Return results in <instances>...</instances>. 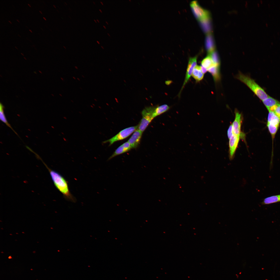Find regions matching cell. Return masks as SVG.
I'll list each match as a JSON object with an SVG mask.
<instances>
[{"instance_id": "ab89813d", "label": "cell", "mask_w": 280, "mask_h": 280, "mask_svg": "<svg viewBox=\"0 0 280 280\" xmlns=\"http://www.w3.org/2000/svg\"><path fill=\"white\" fill-rule=\"evenodd\" d=\"M17 21H18V22H19V20H17Z\"/></svg>"}, {"instance_id": "4fadbf2b", "label": "cell", "mask_w": 280, "mask_h": 280, "mask_svg": "<svg viewBox=\"0 0 280 280\" xmlns=\"http://www.w3.org/2000/svg\"><path fill=\"white\" fill-rule=\"evenodd\" d=\"M220 65H214L207 69V71L212 75L215 82H218L220 79Z\"/></svg>"}, {"instance_id": "8992f818", "label": "cell", "mask_w": 280, "mask_h": 280, "mask_svg": "<svg viewBox=\"0 0 280 280\" xmlns=\"http://www.w3.org/2000/svg\"><path fill=\"white\" fill-rule=\"evenodd\" d=\"M235 119L232 124L234 134L240 138H243L244 135L241 131V126L242 121L241 114L236 110L235 111Z\"/></svg>"}, {"instance_id": "e0dca14e", "label": "cell", "mask_w": 280, "mask_h": 280, "mask_svg": "<svg viewBox=\"0 0 280 280\" xmlns=\"http://www.w3.org/2000/svg\"><path fill=\"white\" fill-rule=\"evenodd\" d=\"M4 107L3 104L0 103V119L1 121L4 123L5 124L11 129L12 131L18 136V134L13 129L10 124L8 122L4 112Z\"/></svg>"}, {"instance_id": "ac0fdd59", "label": "cell", "mask_w": 280, "mask_h": 280, "mask_svg": "<svg viewBox=\"0 0 280 280\" xmlns=\"http://www.w3.org/2000/svg\"><path fill=\"white\" fill-rule=\"evenodd\" d=\"M201 65L203 67L208 69L214 65L210 56L208 55L202 61Z\"/></svg>"}, {"instance_id": "5b68a950", "label": "cell", "mask_w": 280, "mask_h": 280, "mask_svg": "<svg viewBox=\"0 0 280 280\" xmlns=\"http://www.w3.org/2000/svg\"><path fill=\"white\" fill-rule=\"evenodd\" d=\"M138 127V125L124 129L111 138L103 142V143H105L108 142L109 143V145L110 146L115 142L127 138L134 132Z\"/></svg>"}, {"instance_id": "ba28073f", "label": "cell", "mask_w": 280, "mask_h": 280, "mask_svg": "<svg viewBox=\"0 0 280 280\" xmlns=\"http://www.w3.org/2000/svg\"><path fill=\"white\" fill-rule=\"evenodd\" d=\"M240 138L234 134L229 139V157L230 160L233 158L235 154L238 146Z\"/></svg>"}, {"instance_id": "1f68e13d", "label": "cell", "mask_w": 280, "mask_h": 280, "mask_svg": "<svg viewBox=\"0 0 280 280\" xmlns=\"http://www.w3.org/2000/svg\"><path fill=\"white\" fill-rule=\"evenodd\" d=\"M101 47H102V48L103 49H104V47H103L102 46H101Z\"/></svg>"}, {"instance_id": "484cf974", "label": "cell", "mask_w": 280, "mask_h": 280, "mask_svg": "<svg viewBox=\"0 0 280 280\" xmlns=\"http://www.w3.org/2000/svg\"><path fill=\"white\" fill-rule=\"evenodd\" d=\"M97 22L98 23H100V22H99V20L98 19H97Z\"/></svg>"}, {"instance_id": "2e32d148", "label": "cell", "mask_w": 280, "mask_h": 280, "mask_svg": "<svg viewBox=\"0 0 280 280\" xmlns=\"http://www.w3.org/2000/svg\"><path fill=\"white\" fill-rule=\"evenodd\" d=\"M280 202V194L269 197L264 199L262 202L263 205L269 204Z\"/></svg>"}, {"instance_id": "60d3db41", "label": "cell", "mask_w": 280, "mask_h": 280, "mask_svg": "<svg viewBox=\"0 0 280 280\" xmlns=\"http://www.w3.org/2000/svg\"><path fill=\"white\" fill-rule=\"evenodd\" d=\"M63 47L65 48L66 49V48L65 47V46H64Z\"/></svg>"}, {"instance_id": "44dd1931", "label": "cell", "mask_w": 280, "mask_h": 280, "mask_svg": "<svg viewBox=\"0 0 280 280\" xmlns=\"http://www.w3.org/2000/svg\"><path fill=\"white\" fill-rule=\"evenodd\" d=\"M234 134L232 124H231L229 126L227 132V135L228 139H230Z\"/></svg>"}, {"instance_id": "30bf717a", "label": "cell", "mask_w": 280, "mask_h": 280, "mask_svg": "<svg viewBox=\"0 0 280 280\" xmlns=\"http://www.w3.org/2000/svg\"><path fill=\"white\" fill-rule=\"evenodd\" d=\"M131 149V146L129 142L128 141L126 142L118 147L108 160H110L115 156L128 151Z\"/></svg>"}, {"instance_id": "f35d334b", "label": "cell", "mask_w": 280, "mask_h": 280, "mask_svg": "<svg viewBox=\"0 0 280 280\" xmlns=\"http://www.w3.org/2000/svg\"><path fill=\"white\" fill-rule=\"evenodd\" d=\"M93 3L94 4H95V3L93 1Z\"/></svg>"}, {"instance_id": "d4e9b609", "label": "cell", "mask_w": 280, "mask_h": 280, "mask_svg": "<svg viewBox=\"0 0 280 280\" xmlns=\"http://www.w3.org/2000/svg\"><path fill=\"white\" fill-rule=\"evenodd\" d=\"M99 10H100V11L101 12H102V10H101L100 9H99Z\"/></svg>"}, {"instance_id": "836d02e7", "label": "cell", "mask_w": 280, "mask_h": 280, "mask_svg": "<svg viewBox=\"0 0 280 280\" xmlns=\"http://www.w3.org/2000/svg\"><path fill=\"white\" fill-rule=\"evenodd\" d=\"M29 30L31 32H32V31L30 30Z\"/></svg>"}, {"instance_id": "277c9868", "label": "cell", "mask_w": 280, "mask_h": 280, "mask_svg": "<svg viewBox=\"0 0 280 280\" xmlns=\"http://www.w3.org/2000/svg\"><path fill=\"white\" fill-rule=\"evenodd\" d=\"M153 107H146L144 108L141 113L142 118L138 124V129L143 132L154 118L153 116Z\"/></svg>"}, {"instance_id": "f6af8a7d", "label": "cell", "mask_w": 280, "mask_h": 280, "mask_svg": "<svg viewBox=\"0 0 280 280\" xmlns=\"http://www.w3.org/2000/svg\"><path fill=\"white\" fill-rule=\"evenodd\" d=\"M143 1H144V0H143Z\"/></svg>"}, {"instance_id": "ffe728a7", "label": "cell", "mask_w": 280, "mask_h": 280, "mask_svg": "<svg viewBox=\"0 0 280 280\" xmlns=\"http://www.w3.org/2000/svg\"><path fill=\"white\" fill-rule=\"evenodd\" d=\"M213 61V63L214 65H220V60L217 53L213 51L210 53L208 54Z\"/></svg>"}, {"instance_id": "e575fe53", "label": "cell", "mask_w": 280, "mask_h": 280, "mask_svg": "<svg viewBox=\"0 0 280 280\" xmlns=\"http://www.w3.org/2000/svg\"><path fill=\"white\" fill-rule=\"evenodd\" d=\"M28 5H29V6H30V7H31V6H30V4H28Z\"/></svg>"}, {"instance_id": "83f0119b", "label": "cell", "mask_w": 280, "mask_h": 280, "mask_svg": "<svg viewBox=\"0 0 280 280\" xmlns=\"http://www.w3.org/2000/svg\"><path fill=\"white\" fill-rule=\"evenodd\" d=\"M106 23H107V24L108 25V22H107V21H106Z\"/></svg>"}, {"instance_id": "d6986e66", "label": "cell", "mask_w": 280, "mask_h": 280, "mask_svg": "<svg viewBox=\"0 0 280 280\" xmlns=\"http://www.w3.org/2000/svg\"><path fill=\"white\" fill-rule=\"evenodd\" d=\"M267 126L268 130L271 136L273 141L279 127L269 124H267Z\"/></svg>"}, {"instance_id": "9c48e42d", "label": "cell", "mask_w": 280, "mask_h": 280, "mask_svg": "<svg viewBox=\"0 0 280 280\" xmlns=\"http://www.w3.org/2000/svg\"><path fill=\"white\" fill-rule=\"evenodd\" d=\"M142 133V132L137 129L128 141L132 149L136 148L138 146L140 143Z\"/></svg>"}, {"instance_id": "7a4b0ae2", "label": "cell", "mask_w": 280, "mask_h": 280, "mask_svg": "<svg viewBox=\"0 0 280 280\" xmlns=\"http://www.w3.org/2000/svg\"><path fill=\"white\" fill-rule=\"evenodd\" d=\"M237 78L245 83L262 101L269 96L264 90L249 77L240 73Z\"/></svg>"}, {"instance_id": "b9f144b4", "label": "cell", "mask_w": 280, "mask_h": 280, "mask_svg": "<svg viewBox=\"0 0 280 280\" xmlns=\"http://www.w3.org/2000/svg\"><path fill=\"white\" fill-rule=\"evenodd\" d=\"M15 48H17V49H17V47H16V46H15Z\"/></svg>"}, {"instance_id": "52a82bcc", "label": "cell", "mask_w": 280, "mask_h": 280, "mask_svg": "<svg viewBox=\"0 0 280 280\" xmlns=\"http://www.w3.org/2000/svg\"><path fill=\"white\" fill-rule=\"evenodd\" d=\"M197 56L190 58L187 66L185 80L181 90L184 87L192 75L194 68L197 65Z\"/></svg>"}, {"instance_id": "6da1fadb", "label": "cell", "mask_w": 280, "mask_h": 280, "mask_svg": "<svg viewBox=\"0 0 280 280\" xmlns=\"http://www.w3.org/2000/svg\"><path fill=\"white\" fill-rule=\"evenodd\" d=\"M48 168L52 179L57 188L62 194L66 200L75 202L76 199L70 192L65 179L58 172Z\"/></svg>"}, {"instance_id": "3957f363", "label": "cell", "mask_w": 280, "mask_h": 280, "mask_svg": "<svg viewBox=\"0 0 280 280\" xmlns=\"http://www.w3.org/2000/svg\"><path fill=\"white\" fill-rule=\"evenodd\" d=\"M190 5L195 16L200 22L203 23L209 20L210 18L209 12L202 8L197 1L191 2Z\"/></svg>"}, {"instance_id": "4316f807", "label": "cell", "mask_w": 280, "mask_h": 280, "mask_svg": "<svg viewBox=\"0 0 280 280\" xmlns=\"http://www.w3.org/2000/svg\"><path fill=\"white\" fill-rule=\"evenodd\" d=\"M103 27H104V28H105V29H106V27H105V26H104V25H103Z\"/></svg>"}, {"instance_id": "7c38bea8", "label": "cell", "mask_w": 280, "mask_h": 280, "mask_svg": "<svg viewBox=\"0 0 280 280\" xmlns=\"http://www.w3.org/2000/svg\"><path fill=\"white\" fill-rule=\"evenodd\" d=\"M267 124L279 127L280 125V118L273 111H269Z\"/></svg>"}, {"instance_id": "d590c367", "label": "cell", "mask_w": 280, "mask_h": 280, "mask_svg": "<svg viewBox=\"0 0 280 280\" xmlns=\"http://www.w3.org/2000/svg\"><path fill=\"white\" fill-rule=\"evenodd\" d=\"M39 11L41 14L42 13L40 11Z\"/></svg>"}, {"instance_id": "ee69618b", "label": "cell", "mask_w": 280, "mask_h": 280, "mask_svg": "<svg viewBox=\"0 0 280 280\" xmlns=\"http://www.w3.org/2000/svg\"><path fill=\"white\" fill-rule=\"evenodd\" d=\"M65 3H66V4H67V3H66L65 2Z\"/></svg>"}, {"instance_id": "8fae6325", "label": "cell", "mask_w": 280, "mask_h": 280, "mask_svg": "<svg viewBox=\"0 0 280 280\" xmlns=\"http://www.w3.org/2000/svg\"><path fill=\"white\" fill-rule=\"evenodd\" d=\"M262 101L268 111L271 110L274 107L280 104L278 100L269 96Z\"/></svg>"}, {"instance_id": "7402d4cb", "label": "cell", "mask_w": 280, "mask_h": 280, "mask_svg": "<svg viewBox=\"0 0 280 280\" xmlns=\"http://www.w3.org/2000/svg\"><path fill=\"white\" fill-rule=\"evenodd\" d=\"M271 111H274L280 118V104L275 106Z\"/></svg>"}, {"instance_id": "f1b7e54d", "label": "cell", "mask_w": 280, "mask_h": 280, "mask_svg": "<svg viewBox=\"0 0 280 280\" xmlns=\"http://www.w3.org/2000/svg\"><path fill=\"white\" fill-rule=\"evenodd\" d=\"M43 18L45 20H46V18L45 17H43Z\"/></svg>"}, {"instance_id": "8d00e7d4", "label": "cell", "mask_w": 280, "mask_h": 280, "mask_svg": "<svg viewBox=\"0 0 280 280\" xmlns=\"http://www.w3.org/2000/svg\"><path fill=\"white\" fill-rule=\"evenodd\" d=\"M53 6H54V7H55V8H56V7L55 6V5H53Z\"/></svg>"}, {"instance_id": "4dcf8cb0", "label": "cell", "mask_w": 280, "mask_h": 280, "mask_svg": "<svg viewBox=\"0 0 280 280\" xmlns=\"http://www.w3.org/2000/svg\"><path fill=\"white\" fill-rule=\"evenodd\" d=\"M107 34H108V36H110V35L108 33H107Z\"/></svg>"}, {"instance_id": "7bdbcfd3", "label": "cell", "mask_w": 280, "mask_h": 280, "mask_svg": "<svg viewBox=\"0 0 280 280\" xmlns=\"http://www.w3.org/2000/svg\"><path fill=\"white\" fill-rule=\"evenodd\" d=\"M129 1H131V0H129Z\"/></svg>"}, {"instance_id": "5bb4252c", "label": "cell", "mask_w": 280, "mask_h": 280, "mask_svg": "<svg viewBox=\"0 0 280 280\" xmlns=\"http://www.w3.org/2000/svg\"><path fill=\"white\" fill-rule=\"evenodd\" d=\"M170 108V107L166 104L153 107V116L154 118L167 111Z\"/></svg>"}, {"instance_id": "9a60e30c", "label": "cell", "mask_w": 280, "mask_h": 280, "mask_svg": "<svg viewBox=\"0 0 280 280\" xmlns=\"http://www.w3.org/2000/svg\"><path fill=\"white\" fill-rule=\"evenodd\" d=\"M196 81H201L203 78L204 74L202 72L200 66L197 65L194 68L192 75Z\"/></svg>"}, {"instance_id": "d6a6232c", "label": "cell", "mask_w": 280, "mask_h": 280, "mask_svg": "<svg viewBox=\"0 0 280 280\" xmlns=\"http://www.w3.org/2000/svg\"><path fill=\"white\" fill-rule=\"evenodd\" d=\"M94 21H95V22H96V23H97V22H96V20H95V19H94Z\"/></svg>"}, {"instance_id": "f546056e", "label": "cell", "mask_w": 280, "mask_h": 280, "mask_svg": "<svg viewBox=\"0 0 280 280\" xmlns=\"http://www.w3.org/2000/svg\"><path fill=\"white\" fill-rule=\"evenodd\" d=\"M100 2H101V3L102 4V5H103V4L102 3V2H101V1Z\"/></svg>"}, {"instance_id": "74e56055", "label": "cell", "mask_w": 280, "mask_h": 280, "mask_svg": "<svg viewBox=\"0 0 280 280\" xmlns=\"http://www.w3.org/2000/svg\"><path fill=\"white\" fill-rule=\"evenodd\" d=\"M8 21H9V22H10V23H11V24H12V23H11V22H10V21H9V20Z\"/></svg>"}, {"instance_id": "cb8c5ba5", "label": "cell", "mask_w": 280, "mask_h": 280, "mask_svg": "<svg viewBox=\"0 0 280 280\" xmlns=\"http://www.w3.org/2000/svg\"><path fill=\"white\" fill-rule=\"evenodd\" d=\"M97 41V43H98V44H100V42H99V41Z\"/></svg>"}, {"instance_id": "603a6c76", "label": "cell", "mask_w": 280, "mask_h": 280, "mask_svg": "<svg viewBox=\"0 0 280 280\" xmlns=\"http://www.w3.org/2000/svg\"><path fill=\"white\" fill-rule=\"evenodd\" d=\"M201 70L202 72L204 74L207 71V69L203 67L202 66H200Z\"/></svg>"}]
</instances>
